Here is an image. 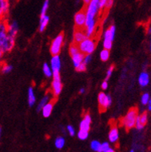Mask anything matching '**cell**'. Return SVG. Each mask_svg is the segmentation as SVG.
I'll list each match as a JSON object with an SVG mask.
<instances>
[{
	"label": "cell",
	"mask_w": 151,
	"mask_h": 152,
	"mask_svg": "<svg viewBox=\"0 0 151 152\" xmlns=\"http://www.w3.org/2000/svg\"><path fill=\"white\" fill-rule=\"evenodd\" d=\"M86 12V23L84 29L87 38L94 37L96 32L98 23V17L101 13L100 0H91L84 9Z\"/></svg>",
	"instance_id": "6da1fadb"
},
{
	"label": "cell",
	"mask_w": 151,
	"mask_h": 152,
	"mask_svg": "<svg viewBox=\"0 0 151 152\" xmlns=\"http://www.w3.org/2000/svg\"><path fill=\"white\" fill-rule=\"evenodd\" d=\"M138 115V109L136 107L130 108L126 115L121 119V124L126 130H130L135 127L136 117Z\"/></svg>",
	"instance_id": "7a4b0ae2"
},
{
	"label": "cell",
	"mask_w": 151,
	"mask_h": 152,
	"mask_svg": "<svg viewBox=\"0 0 151 152\" xmlns=\"http://www.w3.org/2000/svg\"><path fill=\"white\" fill-rule=\"evenodd\" d=\"M78 48L80 52L82 53L83 55H92L93 53L95 51L96 46V39L94 37L92 38H86L84 40L79 43Z\"/></svg>",
	"instance_id": "3957f363"
},
{
	"label": "cell",
	"mask_w": 151,
	"mask_h": 152,
	"mask_svg": "<svg viewBox=\"0 0 151 152\" xmlns=\"http://www.w3.org/2000/svg\"><path fill=\"white\" fill-rule=\"evenodd\" d=\"M115 35H116V26L114 25H111L108 29H106L103 33V49H107L109 50L112 49Z\"/></svg>",
	"instance_id": "277c9868"
},
{
	"label": "cell",
	"mask_w": 151,
	"mask_h": 152,
	"mask_svg": "<svg viewBox=\"0 0 151 152\" xmlns=\"http://www.w3.org/2000/svg\"><path fill=\"white\" fill-rule=\"evenodd\" d=\"M53 82H52V92L54 97H57L61 94L63 84L59 71H53Z\"/></svg>",
	"instance_id": "5b68a950"
},
{
	"label": "cell",
	"mask_w": 151,
	"mask_h": 152,
	"mask_svg": "<svg viewBox=\"0 0 151 152\" xmlns=\"http://www.w3.org/2000/svg\"><path fill=\"white\" fill-rule=\"evenodd\" d=\"M63 42H64V33H60L57 37L52 41L50 45V53L52 56L55 55H59L61 52L62 46H63Z\"/></svg>",
	"instance_id": "8992f818"
},
{
	"label": "cell",
	"mask_w": 151,
	"mask_h": 152,
	"mask_svg": "<svg viewBox=\"0 0 151 152\" xmlns=\"http://www.w3.org/2000/svg\"><path fill=\"white\" fill-rule=\"evenodd\" d=\"M113 102L112 97L109 94H107L104 92H100L98 95V104L100 112H104L109 107L111 106Z\"/></svg>",
	"instance_id": "52a82bcc"
},
{
	"label": "cell",
	"mask_w": 151,
	"mask_h": 152,
	"mask_svg": "<svg viewBox=\"0 0 151 152\" xmlns=\"http://www.w3.org/2000/svg\"><path fill=\"white\" fill-rule=\"evenodd\" d=\"M75 26L77 29H83L86 23V12L84 10L77 12L74 15Z\"/></svg>",
	"instance_id": "ba28073f"
},
{
	"label": "cell",
	"mask_w": 151,
	"mask_h": 152,
	"mask_svg": "<svg viewBox=\"0 0 151 152\" xmlns=\"http://www.w3.org/2000/svg\"><path fill=\"white\" fill-rule=\"evenodd\" d=\"M148 122V113L147 112H143L142 114H138L136 117V122H135V127L136 129L140 131L144 129V127Z\"/></svg>",
	"instance_id": "9c48e42d"
},
{
	"label": "cell",
	"mask_w": 151,
	"mask_h": 152,
	"mask_svg": "<svg viewBox=\"0 0 151 152\" xmlns=\"http://www.w3.org/2000/svg\"><path fill=\"white\" fill-rule=\"evenodd\" d=\"M15 37H12L8 35L6 40L4 41L3 44H2L1 49H0L3 52V53H9L12 50V49L15 46Z\"/></svg>",
	"instance_id": "30bf717a"
},
{
	"label": "cell",
	"mask_w": 151,
	"mask_h": 152,
	"mask_svg": "<svg viewBox=\"0 0 151 152\" xmlns=\"http://www.w3.org/2000/svg\"><path fill=\"white\" fill-rule=\"evenodd\" d=\"M7 26L8 22L6 19L0 20V49L2 47L4 41L6 40V37L8 36Z\"/></svg>",
	"instance_id": "8fae6325"
},
{
	"label": "cell",
	"mask_w": 151,
	"mask_h": 152,
	"mask_svg": "<svg viewBox=\"0 0 151 152\" xmlns=\"http://www.w3.org/2000/svg\"><path fill=\"white\" fill-rule=\"evenodd\" d=\"M86 38L87 37H86L84 29H77V28L75 29L74 33H73V43L78 45Z\"/></svg>",
	"instance_id": "7c38bea8"
},
{
	"label": "cell",
	"mask_w": 151,
	"mask_h": 152,
	"mask_svg": "<svg viewBox=\"0 0 151 152\" xmlns=\"http://www.w3.org/2000/svg\"><path fill=\"white\" fill-rule=\"evenodd\" d=\"M92 123V118L89 113H86L83 116V119L80 124V130L89 131L90 129V125Z\"/></svg>",
	"instance_id": "4fadbf2b"
},
{
	"label": "cell",
	"mask_w": 151,
	"mask_h": 152,
	"mask_svg": "<svg viewBox=\"0 0 151 152\" xmlns=\"http://www.w3.org/2000/svg\"><path fill=\"white\" fill-rule=\"evenodd\" d=\"M9 10V0H0V20L6 19Z\"/></svg>",
	"instance_id": "5bb4252c"
},
{
	"label": "cell",
	"mask_w": 151,
	"mask_h": 152,
	"mask_svg": "<svg viewBox=\"0 0 151 152\" xmlns=\"http://www.w3.org/2000/svg\"><path fill=\"white\" fill-rule=\"evenodd\" d=\"M19 24H18L17 21L13 20V21H12L10 23H8L7 32L9 36H11V37H15V38L18 32H19Z\"/></svg>",
	"instance_id": "9a60e30c"
},
{
	"label": "cell",
	"mask_w": 151,
	"mask_h": 152,
	"mask_svg": "<svg viewBox=\"0 0 151 152\" xmlns=\"http://www.w3.org/2000/svg\"><path fill=\"white\" fill-rule=\"evenodd\" d=\"M54 104H55V100H50L42 108L41 111H42V114L44 118H47L51 115L53 110Z\"/></svg>",
	"instance_id": "2e32d148"
},
{
	"label": "cell",
	"mask_w": 151,
	"mask_h": 152,
	"mask_svg": "<svg viewBox=\"0 0 151 152\" xmlns=\"http://www.w3.org/2000/svg\"><path fill=\"white\" fill-rule=\"evenodd\" d=\"M51 64V69L53 71H60L61 69V60L59 57V55H55L53 56L50 60Z\"/></svg>",
	"instance_id": "e0dca14e"
},
{
	"label": "cell",
	"mask_w": 151,
	"mask_h": 152,
	"mask_svg": "<svg viewBox=\"0 0 151 152\" xmlns=\"http://www.w3.org/2000/svg\"><path fill=\"white\" fill-rule=\"evenodd\" d=\"M138 83L142 87H147L150 83V74L146 71L140 73L138 77Z\"/></svg>",
	"instance_id": "ac0fdd59"
},
{
	"label": "cell",
	"mask_w": 151,
	"mask_h": 152,
	"mask_svg": "<svg viewBox=\"0 0 151 152\" xmlns=\"http://www.w3.org/2000/svg\"><path fill=\"white\" fill-rule=\"evenodd\" d=\"M109 141L111 143H116L119 139V131L118 128L116 124L111 126V129L109 132Z\"/></svg>",
	"instance_id": "d6986e66"
},
{
	"label": "cell",
	"mask_w": 151,
	"mask_h": 152,
	"mask_svg": "<svg viewBox=\"0 0 151 152\" xmlns=\"http://www.w3.org/2000/svg\"><path fill=\"white\" fill-rule=\"evenodd\" d=\"M50 22V17L47 15H40V20H39V31L40 33H42L45 31L46 26L48 25Z\"/></svg>",
	"instance_id": "ffe728a7"
},
{
	"label": "cell",
	"mask_w": 151,
	"mask_h": 152,
	"mask_svg": "<svg viewBox=\"0 0 151 152\" xmlns=\"http://www.w3.org/2000/svg\"><path fill=\"white\" fill-rule=\"evenodd\" d=\"M36 102V98L35 95L34 89L33 87H30L28 89V104L29 107H33Z\"/></svg>",
	"instance_id": "44dd1931"
},
{
	"label": "cell",
	"mask_w": 151,
	"mask_h": 152,
	"mask_svg": "<svg viewBox=\"0 0 151 152\" xmlns=\"http://www.w3.org/2000/svg\"><path fill=\"white\" fill-rule=\"evenodd\" d=\"M71 57H72V61H73V66H74L75 67H77L79 64H80L82 62L84 55L82 53L78 52L76 54H74V55H73V56H71Z\"/></svg>",
	"instance_id": "7402d4cb"
},
{
	"label": "cell",
	"mask_w": 151,
	"mask_h": 152,
	"mask_svg": "<svg viewBox=\"0 0 151 152\" xmlns=\"http://www.w3.org/2000/svg\"><path fill=\"white\" fill-rule=\"evenodd\" d=\"M51 100V98H50V95L49 94H46V95H45L43 97H42V99L40 100V101H39V103L38 106H37L36 107V110L37 111H41V110H42V108L43 107L46 105L47 103L49 102V101H50Z\"/></svg>",
	"instance_id": "603a6c76"
},
{
	"label": "cell",
	"mask_w": 151,
	"mask_h": 152,
	"mask_svg": "<svg viewBox=\"0 0 151 152\" xmlns=\"http://www.w3.org/2000/svg\"><path fill=\"white\" fill-rule=\"evenodd\" d=\"M109 56H110V50H107V49H103V50H102V51L100 52V60H101L102 61H108V60L109 59Z\"/></svg>",
	"instance_id": "cb8c5ba5"
},
{
	"label": "cell",
	"mask_w": 151,
	"mask_h": 152,
	"mask_svg": "<svg viewBox=\"0 0 151 152\" xmlns=\"http://www.w3.org/2000/svg\"><path fill=\"white\" fill-rule=\"evenodd\" d=\"M42 71H43L44 75L46 77H48V78H50V77H51L53 76V70H52L50 66L47 63L43 64V66H42Z\"/></svg>",
	"instance_id": "d4e9b609"
},
{
	"label": "cell",
	"mask_w": 151,
	"mask_h": 152,
	"mask_svg": "<svg viewBox=\"0 0 151 152\" xmlns=\"http://www.w3.org/2000/svg\"><path fill=\"white\" fill-rule=\"evenodd\" d=\"M0 70L4 74L9 73L12 70V66L8 64H1V65H0Z\"/></svg>",
	"instance_id": "484cf974"
},
{
	"label": "cell",
	"mask_w": 151,
	"mask_h": 152,
	"mask_svg": "<svg viewBox=\"0 0 151 152\" xmlns=\"http://www.w3.org/2000/svg\"><path fill=\"white\" fill-rule=\"evenodd\" d=\"M65 145V139L63 137H59L55 139V146L56 148L62 149Z\"/></svg>",
	"instance_id": "4316f807"
},
{
	"label": "cell",
	"mask_w": 151,
	"mask_h": 152,
	"mask_svg": "<svg viewBox=\"0 0 151 152\" xmlns=\"http://www.w3.org/2000/svg\"><path fill=\"white\" fill-rule=\"evenodd\" d=\"M49 6H50V0H45L43 4H42V9H41L40 15H46V12H47V10L49 9Z\"/></svg>",
	"instance_id": "83f0119b"
},
{
	"label": "cell",
	"mask_w": 151,
	"mask_h": 152,
	"mask_svg": "<svg viewBox=\"0 0 151 152\" xmlns=\"http://www.w3.org/2000/svg\"><path fill=\"white\" fill-rule=\"evenodd\" d=\"M100 142H99L98 141H93L90 144V147H91V149L94 151L96 152H100Z\"/></svg>",
	"instance_id": "f1b7e54d"
},
{
	"label": "cell",
	"mask_w": 151,
	"mask_h": 152,
	"mask_svg": "<svg viewBox=\"0 0 151 152\" xmlns=\"http://www.w3.org/2000/svg\"><path fill=\"white\" fill-rule=\"evenodd\" d=\"M77 136H78L79 139H80L82 141H84L86 139H87L89 136V131H82V130H80L77 134Z\"/></svg>",
	"instance_id": "f546056e"
},
{
	"label": "cell",
	"mask_w": 151,
	"mask_h": 152,
	"mask_svg": "<svg viewBox=\"0 0 151 152\" xmlns=\"http://www.w3.org/2000/svg\"><path fill=\"white\" fill-rule=\"evenodd\" d=\"M69 55H70V56H73V55L76 54L77 53L80 52V50H79V48H78V46L73 42V43L70 45V46H69Z\"/></svg>",
	"instance_id": "4dcf8cb0"
},
{
	"label": "cell",
	"mask_w": 151,
	"mask_h": 152,
	"mask_svg": "<svg viewBox=\"0 0 151 152\" xmlns=\"http://www.w3.org/2000/svg\"><path fill=\"white\" fill-rule=\"evenodd\" d=\"M150 100V96L148 93H144L141 96V104L143 105H147Z\"/></svg>",
	"instance_id": "1f68e13d"
},
{
	"label": "cell",
	"mask_w": 151,
	"mask_h": 152,
	"mask_svg": "<svg viewBox=\"0 0 151 152\" xmlns=\"http://www.w3.org/2000/svg\"><path fill=\"white\" fill-rule=\"evenodd\" d=\"M86 67H87V65L85 64L83 62H82L80 64H79L76 68V70L77 72H85L86 70Z\"/></svg>",
	"instance_id": "d6a6232c"
},
{
	"label": "cell",
	"mask_w": 151,
	"mask_h": 152,
	"mask_svg": "<svg viewBox=\"0 0 151 152\" xmlns=\"http://www.w3.org/2000/svg\"><path fill=\"white\" fill-rule=\"evenodd\" d=\"M113 2H114V0H106L103 10H106V11H107V10H110L111 8H112V6H113Z\"/></svg>",
	"instance_id": "836d02e7"
},
{
	"label": "cell",
	"mask_w": 151,
	"mask_h": 152,
	"mask_svg": "<svg viewBox=\"0 0 151 152\" xmlns=\"http://www.w3.org/2000/svg\"><path fill=\"white\" fill-rule=\"evenodd\" d=\"M113 69H114V66L113 65L110 66L108 68V69H107V77H106V79L104 80L108 81V80L110 78V77L112 76V74H113Z\"/></svg>",
	"instance_id": "e575fe53"
},
{
	"label": "cell",
	"mask_w": 151,
	"mask_h": 152,
	"mask_svg": "<svg viewBox=\"0 0 151 152\" xmlns=\"http://www.w3.org/2000/svg\"><path fill=\"white\" fill-rule=\"evenodd\" d=\"M109 148V143L104 142L103 143V144H101V145H100V152H105L106 151H107Z\"/></svg>",
	"instance_id": "d590c367"
},
{
	"label": "cell",
	"mask_w": 151,
	"mask_h": 152,
	"mask_svg": "<svg viewBox=\"0 0 151 152\" xmlns=\"http://www.w3.org/2000/svg\"><path fill=\"white\" fill-rule=\"evenodd\" d=\"M91 61H92V56H91V55H90V54H89V55H84V57H83L82 62H83L85 64L88 65Z\"/></svg>",
	"instance_id": "8d00e7d4"
},
{
	"label": "cell",
	"mask_w": 151,
	"mask_h": 152,
	"mask_svg": "<svg viewBox=\"0 0 151 152\" xmlns=\"http://www.w3.org/2000/svg\"><path fill=\"white\" fill-rule=\"evenodd\" d=\"M67 131L69 132V135L70 136H72V137H73L75 135V134H76V131H75V128L73 127L72 125H68L67 126Z\"/></svg>",
	"instance_id": "74e56055"
},
{
	"label": "cell",
	"mask_w": 151,
	"mask_h": 152,
	"mask_svg": "<svg viewBox=\"0 0 151 152\" xmlns=\"http://www.w3.org/2000/svg\"><path fill=\"white\" fill-rule=\"evenodd\" d=\"M101 88L103 89V91H105V90H107V89L108 88V82H107V81H103L101 84Z\"/></svg>",
	"instance_id": "f35d334b"
},
{
	"label": "cell",
	"mask_w": 151,
	"mask_h": 152,
	"mask_svg": "<svg viewBox=\"0 0 151 152\" xmlns=\"http://www.w3.org/2000/svg\"><path fill=\"white\" fill-rule=\"evenodd\" d=\"M106 0H100V6H101L102 11H103V9H104V5H105Z\"/></svg>",
	"instance_id": "ab89813d"
},
{
	"label": "cell",
	"mask_w": 151,
	"mask_h": 152,
	"mask_svg": "<svg viewBox=\"0 0 151 152\" xmlns=\"http://www.w3.org/2000/svg\"><path fill=\"white\" fill-rule=\"evenodd\" d=\"M3 52H2V50H0V65L2 64V57H3Z\"/></svg>",
	"instance_id": "60d3db41"
},
{
	"label": "cell",
	"mask_w": 151,
	"mask_h": 152,
	"mask_svg": "<svg viewBox=\"0 0 151 152\" xmlns=\"http://www.w3.org/2000/svg\"><path fill=\"white\" fill-rule=\"evenodd\" d=\"M147 105L148 110H149V111H150L151 110V100H149V102L147 103Z\"/></svg>",
	"instance_id": "b9f144b4"
},
{
	"label": "cell",
	"mask_w": 151,
	"mask_h": 152,
	"mask_svg": "<svg viewBox=\"0 0 151 152\" xmlns=\"http://www.w3.org/2000/svg\"><path fill=\"white\" fill-rule=\"evenodd\" d=\"M85 91H85V88L82 87V88L80 89V91H79V93H80V94H83L85 93Z\"/></svg>",
	"instance_id": "7bdbcfd3"
},
{
	"label": "cell",
	"mask_w": 151,
	"mask_h": 152,
	"mask_svg": "<svg viewBox=\"0 0 151 152\" xmlns=\"http://www.w3.org/2000/svg\"><path fill=\"white\" fill-rule=\"evenodd\" d=\"M82 2L84 3L85 6H86V5H88L89 3H90V2L91 1V0H82Z\"/></svg>",
	"instance_id": "ee69618b"
},
{
	"label": "cell",
	"mask_w": 151,
	"mask_h": 152,
	"mask_svg": "<svg viewBox=\"0 0 151 152\" xmlns=\"http://www.w3.org/2000/svg\"><path fill=\"white\" fill-rule=\"evenodd\" d=\"M105 152H115V151H114V150H113V149L109 148L108 149V150H107V151H106Z\"/></svg>",
	"instance_id": "f6af8a7d"
},
{
	"label": "cell",
	"mask_w": 151,
	"mask_h": 152,
	"mask_svg": "<svg viewBox=\"0 0 151 152\" xmlns=\"http://www.w3.org/2000/svg\"><path fill=\"white\" fill-rule=\"evenodd\" d=\"M1 131H2V129H1V127H0V137H1Z\"/></svg>",
	"instance_id": "bcb514c9"
},
{
	"label": "cell",
	"mask_w": 151,
	"mask_h": 152,
	"mask_svg": "<svg viewBox=\"0 0 151 152\" xmlns=\"http://www.w3.org/2000/svg\"><path fill=\"white\" fill-rule=\"evenodd\" d=\"M130 152H134V150H133V149H132V150L130 151Z\"/></svg>",
	"instance_id": "7dc6e473"
}]
</instances>
